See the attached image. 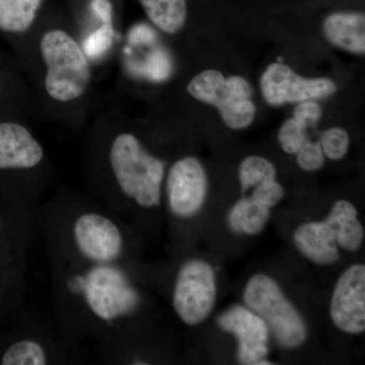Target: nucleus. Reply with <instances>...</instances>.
<instances>
[{
	"mask_svg": "<svg viewBox=\"0 0 365 365\" xmlns=\"http://www.w3.org/2000/svg\"><path fill=\"white\" fill-rule=\"evenodd\" d=\"M110 163L122 192L144 208L160 204L165 165L150 155L130 133H122L113 141Z\"/></svg>",
	"mask_w": 365,
	"mask_h": 365,
	"instance_id": "1",
	"label": "nucleus"
},
{
	"mask_svg": "<svg viewBox=\"0 0 365 365\" xmlns=\"http://www.w3.org/2000/svg\"><path fill=\"white\" fill-rule=\"evenodd\" d=\"M41 53L47 66L48 95L58 102L81 97L90 83L91 71L78 43L64 31H50L41 41Z\"/></svg>",
	"mask_w": 365,
	"mask_h": 365,
	"instance_id": "2",
	"label": "nucleus"
},
{
	"mask_svg": "<svg viewBox=\"0 0 365 365\" xmlns=\"http://www.w3.org/2000/svg\"><path fill=\"white\" fill-rule=\"evenodd\" d=\"M244 299L247 307L265 322L278 344L289 349L304 344L306 323L275 280L264 274L253 276L245 288Z\"/></svg>",
	"mask_w": 365,
	"mask_h": 365,
	"instance_id": "3",
	"label": "nucleus"
},
{
	"mask_svg": "<svg viewBox=\"0 0 365 365\" xmlns=\"http://www.w3.org/2000/svg\"><path fill=\"white\" fill-rule=\"evenodd\" d=\"M187 91L196 100L217 108L230 128L245 129L254 121L253 88L242 76L225 78L220 71L209 69L197 74Z\"/></svg>",
	"mask_w": 365,
	"mask_h": 365,
	"instance_id": "4",
	"label": "nucleus"
},
{
	"mask_svg": "<svg viewBox=\"0 0 365 365\" xmlns=\"http://www.w3.org/2000/svg\"><path fill=\"white\" fill-rule=\"evenodd\" d=\"M216 299L215 273L207 262L190 260L178 273L173 306L180 319L196 326L207 318Z\"/></svg>",
	"mask_w": 365,
	"mask_h": 365,
	"instance_id": "5",
	"label": "nucleus"
},
{
	"mask_svg": "<svg viewBox=\"0 0 365 365\" xmlns=\"http://www.w3.org/2000/svg\"><path fill=\"white\" fill-rule=\"evenodd\" d=\"M83 287L91 311L104 321H113L129 313L138 300L124 276L108 266H98L90 271Z\"/></svg>",
	"mask_w": 365,
	"mask_h": 365,
	"instance_id": "6",
	"label": "nucleus"
},
{
	"mask_svg": "<svg viewBox=\"0 0 365 365\" xmlns=\"http://www.w3.org/2000/svg\"><path fill=\"white\" fill-rule=\"evenodd\" d=\"M337 90L329 78H304L282 63H273L261 78V91L269 104L304 102L333 95Z\"/></svg>",
	"mask_w": 365,
	"mask_h": 365,
	"instance_id": "7",
	"label": "nucleus"
},
{
	"mask_svg": "<svg viewBox=\"0 0 365 365\" xmlns=\"http://www.w3.org/2000/svg\"><path fill=\"white\" fill-rule=\"evenodd\" d=\"M76 248L85 258L104 265L118 259L123 248L119 227L100 213H83L76 218L72 228Z\"/></svg>",
	"mask_w": 365,
	"mask_h": 365,
	"instance_id": "8",
	"label": "nucleus"
},
{
	"mask_svg": "<svg viewBox=\"0 0 365 365\" xmlns=\"http://www.w3.org/2000/svg\"><path fill=\"white\" fill-rule=\"evenodd\" d=\"M331 318L341 331L361 334L365 330V266L354 264L340 276L332 300Z\"/></svg>",
	"mask_w": 365,
	"mask_h": 365,
	"instance_id": "9",
	"label": "nucleus"
},
{
	"mask_svg": "<svg viewBox=\"0 0 365 365\" xmlns=\"http://www.w3.org/2000/svg\"><path fill=\"white\" fill-rule=\"evenodd\" d=\"M170 207L180 217H190L202 207L207 194V177L195 158L178 160L170 168L167 182Z\"/></svg>",
	"mask_w": 365,
	"mask_h": 365,
	"instance_id": "10",
	"label": "nucleus"
},
{
	"mask_svg": "<svg viewBox=\"0 0 365 365\" xmlns=\"http://www.w3.org/2000/svg\"><path fill=\"white\" fill-rule=\"evenodd\" d=\"M218 325L237 337L240 364H271L265 359L268 354L269 329L258 314L244 307H232L218 318Z\"/></svg>",
	"mask_w": 365,
	"mask_h": 365,
	"instance_id": "11",
	"label": "nucleus"
},
{
	"mask_svg": "<svg viewBox=\"0 0 365 365\" xmlns=\"http://www.w3.org/2000/svg\"><path fill=\"white\" fill-rule=\"evenodd\" d=\"M43 157L42 146L25 126L0 122V170L32 169Z\"/></svg>",
	"mask_w": 365,
	"mask_h": 365,
	"instance_id": "12",
	"label": "nucleus"
},
{
	"mask_svg": "<svg viewBox=\"0 0 365 365\" xmlns=\"http://www.w3.org/2000/svg\"><path fill=\"white\" fill-rule=\"evenodd\" d=\"M295 246L309 260L331 265L339 259V249L332 230L323 222L304 223L295 230Z\"/></svg>",
	"mask_w": 365,
	"mask_h": 365,
	"instance_id": "13",
	"label": "nucleus"
},
{
	"mask_svg": "<svg viewBox=\"0 0 365 365\" xmlns=\"http://www.w3.org/2000/svg\"><path fill=\"white\" fill-rule=\"evenodd\" d=\"M324 33L331 44L345 51L364 54L365 18L364 14L337 13L324 21Z\"/></svg>",
	"mask_w": 365,
	"mask_h": 365,
	"instance_id": "14",
	"label": "nucleus"
},
{
	"mask_svg": "<svg viewBox=\"0 0 365 365\" xmlns=\"http://www.w3.org/2000/svg\"><path fill=\"white\" fill-rule=\"evenodd\" d=\"M325 222L332 230L340 248L351 253L360 248L364 239V230L356 208L349 201L338 200L334 204Z\"/></svg>",
	"mask_w": 365,
	"mask_h": 365,
	"instance_id": "15",
	"label": "nucleus"
},
{
	"mask_svg": "<svg viewBox=\"0 0 365 365\" xmlns=\"http://www.w3.org/2000/svg\"><path fill=\"white\" fill-rule=\"evenodd\" d=\"M269 217L270 209L250 197L232 206L228 215V225L237 234L254 235L265 228Z\"/></svg>",
	"mask_w": 365,
	"mask_h": 365,
	"instance_id": "16",
	"label": "nucleus"
},
{
	"mask_svg": "<svg viewBox=\"0 0 365 365\" xmlns=\"http://www.w3.org/2000/svg\"><path fill=\"white\" fill-rule=\"evenodd\" d=\"M150 20L163 32H179L186 23V0H139Z\"/></svg>",
	"mask_w": 365,
	"mask_h": 365,
	"instance_id": "17",
	"label": "nucleus"
},
{
	"mask_svg": "<svg viewBox=\"0 0 365 365\" xmlns=\"http://www.w3.org/2000/svg\"><path fill=\"white\" fill-rule=\"evenodd\" d=\"M43 0H0V31L26 32L32 26Z\"/></svg>",
	"mask_w": 365,
	"mask_h": 365,
	"instance_id": "18",
	"label": "nucleus"
},
{
	"mask_svg": "<svg viewBox=\"0 0 365 365\" xmlns=\"http://www.w3.org/2000/svg\"><path fill=\"white\" fill-rule=\"evenodd\" d=\"M239 177L242 191H247L262 182L274 181L276 179V169L266 158L252 155L242 160Z\"/></svg>",
	"mask_w": 365,
	"mask_h": 365,
	"instance_id": "19",
	"label": "nucleus"
},
{
	"mask_svg": "<svg viewBox=\"0 0 365 365\" xmlns=\"http://www.w3.org/2000/svg\"><path fill=\"white\" fill-rule=\"evenodd\" d=\"M47 364L44 347L35 340H21L4 352L2 365H43Z\"/></svg>",
	"mask_w": 365,
	"mask_h": 365,
	"instance_id": "20",
	"label": "nucleus"
},
{
	"mask_svg": "<svg viewBox=\"0 0 365 365\" xmlns=\"http://www.w3.org/2000/svg\"><path fill=\"white\" fill-rule=\"evenodd\" d=\"M319 144L325 157L332 160H342L349 148V136L344 129L334 127L323 132Z\"/></svg>",
	"mask_w": 365,
	"mask_h": 365,
	"instance_id": "21",
	"label": "nucleus"
},
{
	"mask_svg": "<svg viewBox=\"0 0 365 365\" xmlns=\"http://www.w3.org/2000/svg\"><path fill=\"white\" fill-rule=\"evenodd\" d=\"M306 129V126L299 123L294 118L285 121L279 131V143L282 150L289 155H295L307 140Z\"/></svg>",
	"mask_w": 365,
	"mask_h": 365,
	"instance_id": "22",
	"label": "nucleus"
},
{
	"mask_svg": "<svg viewBox=\"0 0 365 365\" xmlns=\"http://www.w3.org/2000/svg\"><path fill=\"white\" fill-rule=\"evenodd\" d=\"M114 35L113 25L103 24L101 28L86 38L85 44H83V52L86 56L93 59L102 56L111 48Z\"/></svg>",
	"mask_w": 365,
	"mask_h": 365,
	"instance_id": "23",
	"label": "nucleus"
},
{
	"mask_svg": "<svg viewBox=\"0 0 365 365\" xmlns=\"http://www.w3.org/2000/svg\"><path fill=\"white\" fill-rule=\"evenodd\" d=\"M295 155L299 167L307 172H316L325 163V155L319 141L312 143L307 140Z\"/></svg>",
	"mask_w": 365,
	"mask_h": 365,
	"instance_id": "24",
	"label": "nucleus"
},
{
	"mask_svg": "<svg viewBox=\"0 0 365 365\" xmlns=\"http://www.w3.org/2000/svg\"><path fill=\"white\" fill-rule=\"evenodd\" d=\"M285 190L279 182L274 181L262 182L256 186L252 198L269 209L280 202L284 197Z\"/></svg>",
	"mask_w": 365,
	"mask_h": 365,
	"instance_id": "25",
	"label": "nucleus"
},
{
	"mask_svg": "<svg viewBox=\"0 0 365 365\" xmlns=\"http://www.w3.org/2000/svg\"><path fill=\"white\" fill-rule=\"evenodd\" d=\"M145 67L148 76L155 81H163L170 76V71H172V64H170L169 57L163 51L153 53L148 59Z\"/></svg>",
	"mask_w": 365,
	"mask_h": 365,
	"instance_id": "26",
	"label": "nucleus"
},
{
	"mask_svg": "<svg viewBox=\"0 0 365 365\" xmlns=\"http://www.w3.org/2000/svg\"><path fill=\"white\" fill-rule=\"evenodd\" d=\"M322 109L317 103L313 101H304L300 102L294 110V119L304 126L316 124L321 119Z\"/></svg>",
	"mask_w": 365,
	"mask_h": 365,
	"instance_id": "27",
	"label": "nucleus"
},
{
	"mask_svg": "<svg viewBox=\"0 0 365 365\" xmlns=\"http://www.w3.org/2000/svg\"><path fill=\"white\" fill-rule=\"evenodd\" d=\"M91 6L103 24L112 25V6L109 0H91Z\"/></svg>",
	"mask_w": 365,
	"mask_h": 365,
	"instance_id": "28",
	"label": "nucleus"
},
{
	"mask_svg": "<svg viewBox=\"0 0 365 365\" xmlns=\"http://www.w3.org/2000/svg\"><path fill=\"white\" fill-rule=\"evenodd\" d=\"M155 38V33L146 25H138L134 26L129 34V40L133 44L138 43H150Z\"/></svg>",
	"mask_w": 365,
	"mask_h": 365,
	"instance_id": "29",
	"label": "nucleus"
},
{
	"mask_svg": "<svg viewBox=\"0 0 365 365\" xmlns=\"http://www.w3.org/2000/svg\"><path fill=\"white\" fill-rule=\"evenodd\" d=\"M0 93H1V83H0Z\"/></svg>",
	"mask_w": 365,
	"mask_h": 365,
	"instance_id": "30",
	"label": "nucleus"
}]
</instances>
